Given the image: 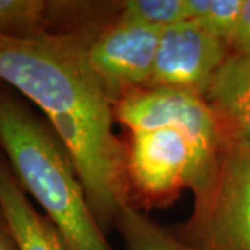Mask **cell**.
Masks as SVG:
<instances>
[{"label":"cell","instance_id":"cell-10","mask_svg":"<svg viewBox=\"0 0 250 250\" xmlns=\"http://www.w3.org/2000/svg\"><path fill=\"white\" fill-rule=\"evenodd\" d=\"M116 221L126 250H192L132 206H124Z\"/></svg>","mask_w":250,"mask_h":250},{"label":"cell","instance_id":"cell-13","mask_svg":"<svg viewBox=\"0 0 250 250\" xmlns=\"http://www.w3.org/2000/svg\"><path fill=\"white\" fill-rule=\"evenodd\" d=\"M188 18V0H131L125 1L120 16V20L160 29Z\"/></svg>","mask_w":250,"mask_h":250},{"label":"cell","instance_id":"cell-2","mask_svg":"<svg viewBox=\"0 0 250 250\" xmlns=\"http://www.w3.org/2000/svg\"><path fill=\"white\" fill-rule=\"evenodd\" d=\"M0 145L18 182L45 210L67 250H113L59 138L16 99L1 93Z\"/></svg>","mask_w":250,"mask_h":250},{"label":"cell","instance_id":"cell-1","mask_svg":"<svg viewBox=\"0 0 250 250\" xmlns=\"http://www.w3.org/2000/svg\"><path fill=\"white\" fill-rule=\"evenodd\" d=\"M85 32L0 35V80L45 113L99 224L128 205L126 150L113 131L111 98L90 67Z\"/></svg>","mask_w":250,"mask_h":250},{"label":"cell","instance_id":"cell-11","mask_svg":"<svg viewBox=\"0 0 250 250\" xmlns=\"http://www.w3.org/2000/svg\"><path fill=\"white\" fill-rule=\"evenodd\" d=\"M243 1L245 0H188V20L228 45L238 27Z\"/></svg>","mask_w":250,"mask_h":250},{"label":"cell","instance_id":"cell-14","mask_svg":"<svg viewBox=\"0 0 250 250\" xmlns=\"http://www.w3.org/2000/svg\"><path fill=\"white\" fill-rule=\"evenodd\" d=\"M228 46L232 49V53L250 57V0L243 1L238 27Z\"/></svg>","mask_w":250,"mask_h":250},{"label":"cell","instance_id":"cell-12","mask_svg":"<svg viewBox=\"0 0 250 250\" xmlns=\"http://www.w3.org/2000/svg\"><path fill=\"white\" fill-rule=\"evenodd\" d=\"M50 3L43 0H0V35L27 36L41 32Z\"/></svg>","mask_w":250,"mask_h":250},{"label":"cell","instance_id":"cell-4","mask_svg":"<svg viewBox=\"0 0 250 250\" xmlns=\"http://www.w3.org/2000/svg\"><path fill=\"white\" fill-rule=\"evenodd\" d=\"M218 161L207 159L184 131L157 128L132 132L126 153L129 179L149 196H166L182 187L203 190Z\"/></svg>","mask_w":250,"mask_h":250},{"label":"cell","instance_id":"cell-8","mask_svg":"<svg viewBox=\"0 0 250 250\" xmlns=\"http://www.w3.org/2000/svg\"><path fill=\"white\" fill-rule=\"evenodd\" d=\"M203 99L214 113L225 143L250 147V57L228 54Z\"/></svg>","mask_w":250,"mask_h":250},{"label":"cell","instance_id":"cell-7","mask_svg":"<svg viewBox=\"0 0 250 250\" xmlns=\"http://www.w3.org/2000/svg\"><path fill=\"white\" fill-rule=\"evenodd\" d=\"M227 46L190 20L163 28L149 88H174L203 96L229 54Z\"/></svg>","mask_w":250,"mask_h":250},{"label":"cell","instance_id":"cell-15","mask_svg":"<svg viewBox=\"0 0 250 250\" xmlns=\"http://www.w3.org/2000/svg\"><path fill=\"white\" fill-rule=\"evenodd\" d=\"M0 250H18L1 217H0Z\"/></svg>","mask_w":250,"mask_h":250},{"label":"cell","instance_id":"cell-5","mask_svg":"<svg viewBox=\"0 0 250 250\" xmlns=\"http://www.w3.org/2000/svg\"><path fill=\"white\" fill-rule=\"evenodd\" d=\"M117 118L132 132L174 128L187 132L207 159L218 161L223 152L221 128L203 96L174 88H143L118 100Z\"/></svg>","mask_w":250,"mask_h":250},{"label":"cell","instance_id":"cell-6","mask_svg":"<svg viewBox=\"0 0 250 250\" xmlns=\"http://www.w3.org/2000/svg\"><path fill=\"white\" fill-rule=\"evenodd\" d=\"M160 32V28L118 18L113 27L90 41V67L111 100L150 86Z\"/></svg>","mask_w":250,"mask_h":250},{"label":"cell","instance_id":"cell-9","mask_svg":"<svg viewBox=\"0 0 250 250\" xmlns=\"http://www.w3.org/2000/svg\"><path fill=\"white\" fill-rule=\"evenodd\" d=\"M0 217L18 250H67L52 221L25 195L6 163L0 161Z\"/></svg>","mask_w":250,"mask_h":250},{"label":"cell","instance_id":"cell-3","mask_svg":"<svg viewBox=\"0 0 250 250\" xmlns=\"http://www.w3.org/2000/svg\"><path fill=\"white\" fill-rule=\"evenodd\" d=\"M179 239L192 250H250V147L225 143Z\"/></svg>","mask_w":250,"mask_h":250}]
</instances>
